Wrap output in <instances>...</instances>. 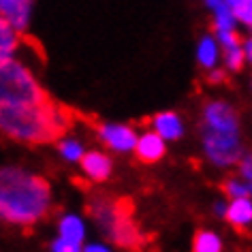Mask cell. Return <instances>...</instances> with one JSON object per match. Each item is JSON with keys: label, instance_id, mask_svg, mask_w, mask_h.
<instances>
[{"label": "cell", "instance_id": "obj_1", "mask_svg": "<svg viewBox=\"0 0 252 252\" xmlns=\"http://www.w3.org/2000/svg\"><path fill=\"white\" fill-rule=\"evenodd\" d=\"M75 116L77 111L58 103L41 107H2L0 124L4 135L13 141L41 146L58 141Z\"/></svg>", "mask_w": 252, "mask_h": 252}, {"label": "cell", "instance_id": "obj_2", "mask_svg": "<svg viewBox=\"0 0 252 252\" xmlns=\"http://www.w3.org/2000/svg\"><path fill=\"white\" fill-rule=\"evenodd\" d=\"M49 184L43 178L28 175L22 169H2V188H0V212L2 218L13 224L30 229L36 220L47 214Z\"/></svg>", "mask_w": 252, "mask_h": 252}, {"label": "cell", "instance_id": "obj_3", "mask_svg": "<svg viewBox=\"0 0 252 252\" xmlns=\"http://www.w3.org/2000/svg\"><path fill=\"white\" fill-rule=\"evenodd\" d=\"M0 96L2 107H41L54 103L32 73L11 58L0 60Z\"/></svg>", "mask_w": 252, "mask_h": 252}, {"label": "cell", "instance_id": "obj_4", "mask_svg": "<svg viewBox=\"0 0 252 252\" xmlns=\"http://www.w3.org/2000/svg\"><path fill=\"white\" fill-rule=\"evenodd\" d=\"M205 152L216 165H235L242 158V148H239L237 135H224L216 130H205Z\"/></svg>", "mask_w": 252, "mask_h": 252}, {"label": "cell", "instance_id": "obj_5", "mask_svg": "<svg viewBox=\"0 0 252 252\" xmlns=\"http://www.w3.org/2000/svg\"><path fill=\"white\" fill-rule=\"evenodd\" d=\"M205 122H207V128L216 130V133L237 135V126H239L237 113L226 103H207L205 105Z\"/></svg>", "mask_w": 252, "mask_h": 252}, {"label": "cell", "instance_id": "obj_6", "mask_svg": "<svg viewBox=\"0 0 252 252\" xmlns=\"http://www.w3.org/2000/svg\"><path fill=\"white\" fill-rule=\"evenodd\" d=\"M90 124L94 126V130L98 133V137L109 148H116V150L137 148L135 130L128 128V126H107V124H100V122H90Z\"/></svg>", "mask_w": 252, "mask_h": 252}, {"label": "cell", "instance_id": "obj_7", "mask_svg": "<svg viewBox=\"0 0 252 252\" xmlns=\"http://www.w3.org/2000/svg\"><path fill=\"white\" fill-rule=\"evenodd\" d=\"M135 156L137 160L146 162V165H152V162H158L162 156H165V143H162L160 135L156 133H146L137 141L135 148Z\"/></svg>", "mask_w": 252, "mask_h": 252}, {"label": "cell", "instance_id": "obj_8", "mask_svg": "<svg viewBox=\"0 0 252 252\" xmlns=\"http://www.w3.org/2000/svg\"><path fill=\"white\" fill-rule=\"evenodd\" d=\"M2 9V22H7L15 32H22L28 26V13H30V2H17V0H4L0 4Z\"/></svg>", "mask_w": 252, "mask_h": 252}, {"label": "cell", "instance_id": "obj_9", "mask_svg": "<svg viewBox=\"0 0 252 252\" xmlns=\"http://www.w3.org/2000/svg\"><path fill=\"white\" fill-rule=\"evenodd\" d=\"M81 167H84V171L90 175L94 182H105L107 178H109V173H111L109 158H107L105 154H98V152L84 154V158H81Z\"/></svg>", "mask_w": 252, "mask_h": 252}, {"label": "cell", "instance_id": "obj_10", "mask_svg": "<svg viewBox=\"0 0 252 252\" xmlns=\"http://www.w3.org/2000/svg\"><path fill=\"white\" fill-rule=\"evenodd\" d=\"M224 218L233 224V229H235L237 233L248 235V233H246V224L252 220V203L248 199L233 201V203L229 205V210H226V214H224Z\"/></svg>", "mask_w": 252, "mask_h": 252}, {"label": "cell", "instance_id": "obj_11", "mask_svg": "<svg viewBox=\"0 0 252 252\" xmlns=\"http://www.w3.org/2000/svg\"><path fill=\"white\" fill-rule=\"evenodd\" d=\"M154 124H156V130H158V135H162L165 139H178L182 135V124L175 113L167 111V113H158V116L154 118Z\"/></svg>", "mask_w": 252, "mask_h": 252}, {"label": "cell", "instance_id": "obj_12", "mask_svg": "<svg viewBox=\"0 0 252 252\" xmlns=\"http://www.w3.org/2000/svg\"><path fill=\"white\" fill-rule=\"evenodd\" d=\"M222 244H220L218 235L210 231H197L192 237V252H220Z\"/></svg>", "mask_w": 252, "mask_h": 252}, {"label": "cell", "instance_id": "obj_13", "mask_svg": "<svg viewBox=\"0 0 252 252\" xmlns=\"http://www.w3.org/2000/svg\"><path fill=\"white\" fill-rule=\"evenodd\" d=\"M60 231H62V239H68V242H73V244H79L81 237H84V224L75 216H66L62 220Z\"/></svg>", "mask_w": 252, "mask_h": 252}, {"label": "cell", "instance_id": "obj_14", "mask_svg": "<svg viewBox=\"0 0 252 252\" xmlns=\"http://www.w3.org/2000/svg\"><path fill=\"white\" fill-rule=\"evenodd\" d=\"M0 49H2V60L9 58V54L17 47V32L7 22H0Z\"/></svg>", "mask_w": 252, "mask_h": 252}, {"label": "cell", "instance_id": "obj_15", "mask_svg": "<svg viewBox=\"0 0 252 252\" xmlns=\"http://www.w3.org/2000/svg\"><path fill=\"white\" fill-rule=\"evenodd\" d=\"M220 190H222L229 199H244L248 192H252V188H246L244 184H239L235 180H224L222 184H220Z\"/></svg>", "mask_w": 252, "mask_h": 252}, {"label": "cell", "instance_id": "obj_16", "mask_svg": "<svg viewBox=\"0 0 252 252\" xmlns=\"http://www.w3.org/2000/svg\"><path fill=\"white\" fill-rule=\"evenodd\" d=\"M231 13L233 17H237L244 24H250L252 26V0H237V2H233Z\"/></svg>", "mask_w": 252, "mask_h": 252}, {"label": "cell", "instance_id": "obj_17", "mask_svg": "<svg viewBox=\"0 0 252 252\" xmlns=\"http://www.w3.org/2000/svg\"><path fill=\"white\" fill-rule=\"evenodd\" d=\"M199 62L203 66H212L216 62V45L210 39H203L199 45Z\"/></svg>", "mask_w": 252, "mask_h": 252}, {"label": "cell", "instance_id": "obj_18", "mask_svg": "<svg viewBox=\"0 0 252 252\" xmlns=\"http://www.w3.org/2000/svg\"><path fill=\"white\" fill-rule=\"evenodd\" d=\"M244 56H246V52H242L239 47H235V49H226V52H224L226 66H229L231 71H242V66H244Z\"/></svg>", "mask_w": 252, "mask_h": 252}, {"label": "cell", "instance_id": "obj_19", "mask_svg": "<svg viewBox=\"0 0 252 252\" xmlns=\"http://www.w3.org/2000/svg\"><path fill=\"white\" fill-rule=\"evenodd\" d=\"M214 28H218L220 32H224V30H233V13H231V9L216 13V17H214Z\"/></svg>", "mask_w": 252, "mask_h": 252}, {"label": "cell", "instance_id": "obj_20", "mask_svg": "<svg viewBox=\"0 0 252 252\" xmlns=\"http://www.w3.org/2000/svg\"><path fill=\"white\" fill-rule=\"evenodd\" d=\"M218 41L224 45V49H235L242 43V36L233 30H224V32H218Z\"/></svg>", "mask_w": 252, "mask_h": 252}, {"label": "cell", "instance_id": "obj_21", "mask_svg": "<svg viewBox=\"0 0 252 252\" xmlns=\"http://www.w3.org/2000/svg\"><path fill=\"white\" fill-rule=\"evenodd\" d=\"M60 152L64 154L66 158H71V160L84 158V154H81V148L75 141H60Z\"/></svg>", "mask_w": 252, "mask_h": 252}, {"label": "cell", "instance_id": "obj_22", "mask_svg": "<svg viewBox=\"0 0 252 252\" xmlns=\"http://www.w3.org/2000/svg\"><path fill=\"white\" fill-rule=\"evenodd\" d=\"M54 252H79V244H73L68 242V239H58V242H54Z\"/></svg>", "mask_w": 252, "mask_h": 252}, {"label": "cell", "instance_id": "obj_23", "mask_svg": "<svg viewBox=\"0 0 252 252\" xmlns=\"http://www.w3.org/2000/svg\"><path fill=\"white\" fill-rule=\"evenodd\" d=\"M239 171H242V175L246 180L252 182V154L246 156V158L242 160V165H239Z\"/></svg>", "mask_w": 252, "mask_h": 252}, {"label": "cell", "instance_id": "obj_24", "mask_svg": "<svg viewBox=\"0 0 252 252\" xmlns=\"http://www.w3.org/2000/svg\"><path fill=\"white\" fill-rule=\"evenodd\" d=\"M224 79H226V75H224L222 71H216V73L210 75V81H212V84H222Z\"/></svg>", "mask_w": 252, "mask_h": 252}, {"label": "cell", "instance_id": "obj_25", "mask_svg": "<svg viewBox=\"0 0 252 252\" xmlns=\"http://www.w3.org/2000/svg\"><path fill=\"white\" fill-rule=\"evenodd\" d=\"M86 252H107V250L100 248V246H90V248H86Z\"/></svg>", "mask_w": 252, "mask_h": 252}, {"label": "cell", "instance_id": "obj_26", "mask_svg": "<svg viewBox=\"0 0 252 252\" xmlns=\"http://www.w3.org/2000/svg\"><path fill=\"white\" fill-rule=\"evenodd\" d=\"M246 56H248V58L252 60V41L246 43Z\"/></svg>", "mask_w": 252, "mask_h": 252}, {"label": "cell", "instance_id": "obj_27", "mask_svg": "<svg viewBox=\"0 0 252 252\" xmlns=\"http://www.w3.org/2000/svg\"><path fill=\"white\" fill-rule=\"evenodd\" d=\"M250 188H252V184H250Z\"/></svg>", "mask_w": 252, "mask_h": 252}]
</instances>
